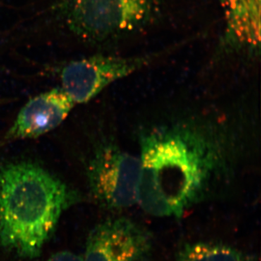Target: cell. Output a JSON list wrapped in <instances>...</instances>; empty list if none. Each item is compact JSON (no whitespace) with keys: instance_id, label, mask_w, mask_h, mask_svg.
<instances>
[{"instance_id":"4","label":"cell","mask_w":261,"mask_h":261,"mask_svg":"<svg viewBox=\"0 0 261 261\" xmlns=\"http://www.w3.org/2000/svg\"><path fill=\"white\" fill-rule=\"evenodd\" d=\"M87 176L91 194L105 207L119 210L137 203L140 158L113 144L99 145L89 160Z\"/></svg>"},{"instance_id":"5","label":"cell","mask_w":261,"mask_h":261,"mask_svg":"<svg viewBox=\"0 0 261 261\" xmlns=\"http://www.w3.org/2000/svg\"><path fill=\"white\" fill-rule=\"evenodd\" d=\"M181 44L141 56L94 55L70 62L61 70V88L75 104H84L108 86L143 68Z\"/></svg>"},{"instance_id":"7","label":"cell","mask_w":261,"mask_h":261,"mask_svg":"<svg viewBox=\"0 0 261 261\" xmlns=\"http://www.w3.org/2000/svg\"><path fill=\"white\" fill-rule=\"evenodd\" d=\"M75 105L61 87L38 94L24 105L13 125L0 140V145L37 138L56 129L66 119Z\"/></svg>"},{"instance_id":"6","label":"cell","mask_w":261,"mask_h":261,"mask_svg":"<svg viewBox=\"0 0 261 261\" xmlns=\"http://www.w3.org/2000/svg\"><path fill=\"white\" fill-rule=\"evenodd\" d=\"M154 239L147 228L126 218L102 221L92 228L84 261H149Z\"/></svg>"},{"instance_id":"1","label":"cell","mask_w":261,"mask_h":261,"mask_svg":"<svg viewBox=\"0 0 261 261\" xmlns=\"http://www.w3.org/2000/svg\"><path fill=\"white\" fill-rule=\"evenodd\" d=\"M137 203L157 217H181L205 197L224 153L216 136L190 123L145 130L140 138Z\"/></svg>"},{"instance_id":"3","label":"cell","mask_w":261,"mask_h":261,"mask_svg":"<svg viewBox=\"0 0 261 261\" xmlns=\"http://www.w3.org/2000/svg\"><path fill=\"white\" fill-rule=\"evenodd\" d=\"M159 0H61L60 12L77 37L102 42L129 35L157 18Z\"/></svg>"},{"instance_id":"9","label":"cell","mask_w":261,"mask_h":261,"mask_svg":"<svg viewBox=\"0 0 261 261\" xmlns=\"http://www.w3.org/2000/svg\"><path fill=\"white\" fill-rule=\"evenodd\" d=\"M175 261H257V257L228 244L200 241L182 245Z\"/></svg>"},{"instance_id":"10","label":"cell","mask_w":261,"mask_h":261,"mask_svg":"<svg viewBox=\"0 0 261 261\" xmlns=\"http://www.w3.org/2000/svg\"><path fill=\"white\" fill-rule=\"evenodd\" d=\"M48 261H84L83 257L74 252L61 251L51 255Z\"/></svg>"},{"instance_id":"8","label":"cell","mask_w":261,"mask_h":261,"mask_svg":"<svg viewBox=\"0 0 261 261\" xmlns=\"http://www.w3.org/2000/svg\"><path fill=\"white\" fill-rule=\"evenodd\" d=\"M224 27L219 49L256 58L260 51V0H222Z\"/></svg>"},{"instance_id":"2","label":"cell","mask_w":261,"mask_h":261,"mask_svg":"<svg viewBox=\"0 0 261 261\" xmlns=\"http://www.w3.org/2000/svg\"><path fill=\"white\" fill-rule=\"evenodd\" d=\"M77 199L64 182L37 164L5 165L0 169V247L23 258L39 256Z\"/></svg>"}]
</instances>
